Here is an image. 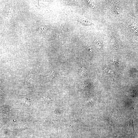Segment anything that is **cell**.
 <instances>
[{
	"label": "cell",
	"instance_id": "1",
	"mask_svg": "<svg viewBox=\"0 0 138 138\" xmlns=\"http://www.w3.org/2000/svg\"><path fill=\"white\" fill-rule=\"evenodd\" d=\"M10 126L9 132L15 136L24 130L31 129L34 123L38 121L36 118L29 115H20L15 118Z\"/></svg>",
	"mask_w": 138,
	"mask_h": 138
},
{
	"label": "cell",
	"instance_id": "2",
	"mask_svg": "<svg viewBox=\"0 0 138 138\" xmlns=\"http://www.w3.org/2000/svg\"><path fill=\"white\" fill-rule=\"evenodd\" d=\"M14 112L13 108L9 106L0 107V129L9 122Z\"/></svg>",
	"mask_w": 138,
	"mask_h": 138
},
{
	"label": "cell",
	"instance_id": "3",
	"mask_svg": "<svg viewBox=\"0 0 138 138\" xmlns=\"http://www.w3.org/2000/svg\"><path fill=\"white\" fill-rule=\"evenodd\" d=\"M62 116L52 114L45 119L47 124L58 134L59 128Z\"/></svg>",
	"mask_w": 138,
	"mask_h": 138
},
{
	"label": "cell",
	"instance_id": "4",
	"mask_svg": "<svg viewBox=\"0 0 138 138\" xmlns=\"http://www.w3.org/2000/svg\"><path fill=\"white\" fill-rule=\"evenodd\" d=\"M20 106L25 109H32L36 104L34 100L32 97L28 95L23 96L19 98Z\"/></svg>",
	"mask_w": 138,
	"mask_h": 138
},
{
	"label": "cell",
	"instance_id": "5",
	"mask_svg": "<svg viewBox=\"0 0 138 138\" xmlns=\"http://www.w3.org/2000/svg\"><path fill=\"white\" fill-rule=\"evenodd\" d=\"M70 125L71 130L75 132L78 126V118L74 109L72 107L69 116Z\"/></svg>",
	"mask_w": 138,
	"mask_h": 138
},
{
	"label": "cell",
	"instance_id": "6",
	"mask_svg": "<svg viewBox=\"0 0 138 138\" xmlns=\"http://www.w3.org/2000/svg\"><path fill=\"white\" fill-rule=\"evenodd\" d=\"M67 102L66 101V98H64L53 112L58 113L59 114V115L62 116L65 111L67 108Z\"/></svg>",
	"mask_w": 138,
	"mask_h": 138
},
{
	"label": "cell",
	"instance_id": "7",
	"mask_svg": "<svg viewBox=\"0 0 138 138\" xmlns=\"http://www.w3.org/2000/svg\"><path fill=\"white\" fill-rule=\"evenodd\" d=\"M79 21L82 24L85 25H90L92 22L87 19L82 17L79 18Z\"/></svg>",
	"mask_w": 138,
	"mask_h": 138
},
{
	"label": "cell",
	"instance_id": "8",
	"mask_svg": "<svg viewBox=\"0 0 138 138\" xmlns=\"http://www.w3.org/2000/svg\"><path fill=\"white\" fill-rule=\"evenodd\" d=\"M61 138H70V134L68 133H64Z\"/></svg>",
	"mask_w": 138,
	"mask_h": 138
},
{
	"label": "cell",
	"instance_id": "9",
	"mask_svg": "<svg viewBox=\"0 0 138 138\" xmlns=\"http://www.w3.org/2000/svg\"><path fill=\"white\" fill-rule=\"evenodd\" d=\"M4 99V94L0 90V102L3 100Z\"/></svg>",
	"mask_w": 138,
	"mask_h": 138
},
{
	"label": "cell",
	"instance_id": "10",
	"mask_svg": "<svg viewBox=\"0 0 138 138\" xmlns=\"http://www.w3.org/2000/svg\"><path fill=\"white\" fill-rule=\"evenodd\" d=\"M111 60L112 61H112V62H111L112 63H115V62H117V60H115L114 59H111Z\"/></svg>",
	"mask_w": 138,
	"mask_h": 138
}]
</instances>
